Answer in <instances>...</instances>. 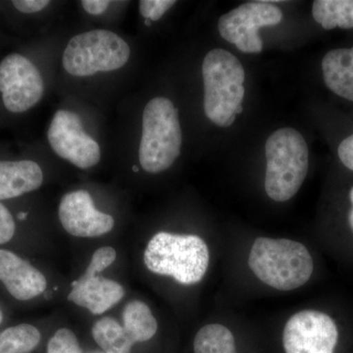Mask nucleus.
<instances>
[{"mask_svg": "<svg viewBox=\"0 0 353 353\" xmlns=\"http://www.w3.org/2000/svg\"><path fill=\"white\" fill-rule=\"evenodd\" d=\"M248 264L262 283L282 292L303 287L314 271V261L308 248L288 239H256Z\"/></svg>", "mask_w": 353, "mask_h": 353, "instance_id": "nucleus-1", "label": "nucleus"}, {"mask_svg": "<svg viewBox=\"0 0 353 353\" xmlns=\"http://www.w3.org/2000/svg\"><path fill=\"white\" fill-rule=\"evenodd\" d=\"M209 248L196 234L160 232L148 241L143 254L146 268L157 275L169 276L179 284L201 282L209 266Z\"/></svg>", "mask_w": 353, "mask_h": 353, "instance_id": "nucleus-2", "label": "nucleus"}, {"mask_svg": "<svg viewBox=\"0 0 353 353\" xmlns=\"http://www.w3.org/2000/svg\"><path fill=\"white\" fill-rule=\"evenodd\" d=\"M204 113L217 126H232L245 97V70L229 51H209L202 63Z\"/></svg>", "mask_w": 353, "mask_h": 353, "instance_id": "nucleus-3", "label": "nucleus"}, {"mask_svg": "<svg viewBox=\"0 0 353 353\" xmlns=\"http://www.w3.org/2000/svg\"><path fill=\"white\" fill-rule=\"evenodd\" d=\"M265 150L267 196L278 202L290 201L299 192L307 175V143L296 130L282 128L269 137Z\"/></svg>", "mask_w": 353, "mask_h": 353, "instance_id": "nucleus-4", "label": "nucleus"}, {"mask_svg": "<svg viewBox=\"0 0 353 353\" xmlns=\"http://www.w3.org/2000/svg\"><path fill=\"white\" fill-rule=\"evenodd\" d=\"M182 129L178 110L166 97H155L146 104L139 157L143 170L161 173L170 168L181 153Z\"/></svg>", "mask_w": 353, "mask_h": 353, "instance_id": "nucleus-5", "label": "nucleus"}, {"mask_svg": "<svg viewBox=\"0 0 353 353\" xmlns=\"http://www.w3.org/2000/svg\"><path fill=\"white\" fill-rule=\"evenodd\" d=\"M131 48L121 37L108 30L77 34L65 48L62 64L70 75L88 77L124 67Z\"/></svg>", "mask_w": 353, "mask_h": 353, "instance_id": "nucleus-6", "label": "nucleus"}, {"mask_svg": "<svg viewBox=\"0 0 353 353\" xmlns=\"http://www.w3.org/2000/svg\"><path fill=\"white\" fill-rule=\"evenodd\" d=\"M117 257L112 246H103L95 250L87 270L72 283L68 299L76 305L87 308L94 315H101L119 303L125 296L122 285L101 276Z\"/></svg>", "mask_w": 353, "mask_h": 353, "instance_id": "nucleus-7", "label": "nucleus"}, {"mask_svg": "<svg viewBox=\"0 0 353 353\" xmlns=\"http://www.w3.org/2000/svg\"><path fill=\"white\" fill-rule=\"evenodd\" d=\"M282 20L283 12L277 6L268 1L246 2L221 16L218 29L221 37L241 52L260 53L263 48L260 28L278 25Z\"/></svg>", "mask_w": 353, "mask_h": 353, "instance_id": "nucleus-8", "label": "nucleus"}, {"mask_svg": "<svg viewBox=\"0 0 353 353\" xmlns=\"http://www.w3.org/2000/svg\"><path fill=\"white\" fill-rule=\"evenodd\" d=\"M0 92L7 110L26 112L43 97L44 83L41 72L23 55L9 54L0 62Z\"/></svg>", "mask_w": 353, "mask_h": 353, "instance_id": "nucleus-9", "label": "nucleus"}, {"mask_svg": "<svg viewBox=\"0 0 353 353\" xmlns=\"http://www.w3.org/2000/svg\"><path fill=\"white\" fill-rule=\"evenodd\" d=\"M338 341V327L333 318L317 310L292 315L283 332L285 353H334Z\"/></svg>", "mask_w": 353, "mask_h": 353, "instance_id": "nucleus-10", "label": "nucleus"}, {"mask_svg": "<svg viewBox=\"0 0 353 353\" xmlns=\"http://www.w3.org/2000/svg\"><path fill=\"white\" fill-rule=\"evenodd\" d=\"M48 143L58 157L80 169H88L99 163L101 148L83 131L82 120L77 113L58 110L48 131Z\"/></svg>", "mask_w": 353, "mask_h": 353, "instance_id": "nucleus-11", "label": "nucleus"}, {"mask_svg": "<svg viewBox=\"0 0 353 353\" xmlns=\"http://www.w3.org/2000/svg\"><path fill=\"white\" fill-rule=\"evenodd\" d=\"M58 215L65 231L79 238L103 236L115 225L112 216L97 210L90 192L83 190L65 194Z\"/></svg>", "mask_w": 353, "mask_h": 353, "instance_id": "nucleus-12", "label": "nucleus"}, {"mask_svg": "<svg viewBox=\"0 0 353 353\" xmlns=\"http://www.w3.org/2000/svg\"><path fill=\"white\" fill-rule=\"evenodd\" d=\"M0 281L7 292L20 301H31L48 288V281L41 271L6 250H0Z\"/></svg>", "mask_w": 353, "mask_h": 353, "instance_id": "nucleus-13", "label": "nucleus"}, {"mask_svg": "<svg viewBox=\"0 0 353 353\" xmlns=\"http://www.w3.org/2000/svg\"><path fill=\"white\" fill-rule=\"evenodd\" d=\"M43 182V170L32 160L0 161V201L38 190Z\"/></svg>", "mask_w": 353, "mask_h": 353, "instance_id": "nucleus-14", "label": "nucleus"}, {"mask_svg": "<svg viewBox=\"0 0 353 353\" xmlns=\"http://www.w3.org/2000/svg\"><path fill=\"white\" fill-rule=\"evenodd\" d=\"M322 71L332 92L353 101V48L329 51L323 58Z\"/></svg>", "mask_w": 353, "mask_h": 353, "instance_id": "nucleus-15", "label": "nucleus"}, {"mask_svg": "<svg viewBox=\"0 0 353 353\" xmlns=\"http://www.w3.org/2000/svg\"><path fill=\"white\" fill-rule=\"evenodd\" d=\"M123 324L134 343L150 341L158 330L157 321L152 310L141 301H130L125 306Z\"/></svg>", "mask_w": 353, "mask_h": 353, "instance_id": "nucleus-16", "label": "nucleus"}, {"mask_svg": "<svg viewBox=\"0 0 353 353\" xmlns=\"http://www.w3.org/2000/svg\"><path fill=\"white\" fill-rule=\"evenodd\" d=\"M312 15L325 30L352 29L353 0H316Z\"/></svg>", "mask_w": 353, "mask_h": 353, "instance_id": "nucleus-17", "label": "nucleus"}, {"mask_svg": "<svg viewBox=\"0 0 353 353\" xmlns=\"http://www.w3.org/2000/svg\"><path fill=\"white\" fill-rule=\"evenodd\" d=\"M92 333L95 343L106 353H131L134 345L124 327L111 317L95 323Z\"/></svg>", "mask_w": 353, "mask_h": 353, "instance_id": "nucleus-18", "label": "nucleus"}, {"mask_svg": "<svg viewBox=\"0 0 353 353\" xmlns=\"http://www.w3.org/2000/svg\"><path fill=\"white\" fill-rule=\"evenodd\" d=\"M194 353H236V340L224 325L208 324L194 336Z\"/></svg>", "mask_w": 353, "mask_h": 353, "instance_id": "nucleus-19", "label": "nucleus"}, {"mask_svg": "<svg viewBox=\"0 0 353 353\" xmlns=\"http://www.w3.org/2000/svg\"><path fill=\"white\" fill-rule=\"evenodd\" d=\"M41 333L30 324L9 327L0 332V353H30L38 347Z\"/></svg>", "mask_w": 353, "mask_h": 353, "instance_id": "nucleus-20", "label": "nucleus"}, {"mask_svg": "<svg viewBox=\"0 0 353 353\" xmlns=\"http://www.w3.org/2000/svg\"><path fill=\"white\" fill-rule=\"evenodd\" d=\"M48 353H83L76 334L67 328L58 330L48 341Z\"/></svg>", "mask_w": 353, "mask_h": 353, "instance_id": "nucleus-21", "label": "nucleus"}, {"mask_svg": "<svg viewBox=\"0 0 353 353\" xmlns=\"http://www.w3.org/2000/svg\"><path fill=\"white\" fill-rule=\"evenodd\" d=\"M176 4L174 0H141L139 12L146 20L158 21Z\"/></svg>", "mask_w": 353, "mask_h": 353, "instance_id": "nucleus-22", "label": "nucleus"}, {"mask_svg": "<svg viewBox=\"0 0 353 353\" xmlns=\"http://www.w3.org/2000/svg\"><path fill=\"white\" fill-rule=\"evenodd\" d=\"M15 232L16 225L12 214L0 202V245L12 240Z\"/></svg>", "mask_w": 353, "mask_h": 353, "instance_id": "nucleus-23", "label": "nucleus"}, {"mask_svg": "<svg viewBox=\"0 0 353 353\" xmlns=\"http://www.w3.org/2000/svg\"><path fill=\"white\" fill-rule=\"evenodd\" d=\"M50 3L48 0H14L12 1L14 7L17 10L26 14L39 12Z\"/></svg>", "mask_w": 353, "mask_h": 353, "instance_id": "nucleus-24", "label": "nucleus"}, {"mask_svg": "<svg viewBox=\"0 0 353 353\" xmlns=\"http://www.w3.org/2000/svg\"><path fill=\"white\" fill-rule=\"evenodd\" d=\"M338 153L343 164L353 171V134L341 141Z\"/></svg>", "mask_w": 353, "mask_h": 353, "instance_id": "nucleus-25", "label": "nucleus"}, {"mask_svg": "<svg viewBox=\"0 0 353 353\" xmlns=\"http://www.w3.org/2000/svg\"><path fill=\"white\" fill-rule=\"evenodd\" d=\"M83 8L90 15H101L108 9L110 1L108 0H83Z\"/></svg>", "mask_w": 353, "mask_h": 353, "instance_id": "nucleus-26", "label": "nucleus"}, {"mask_svg": "<svg viewBox=\"0 0 353 353\" xmlns=\"http://www.w3.org/2000/svg\"><path fill=\"white\" fill-rule=\"evenodd\" d=\"M350 201H352V208L350 209V214H348V223H350V226L352 228L353 232V187L352 190H350Z\"/></svg>", "mask_w": 353, "mask_h": 353, "instance_id": "nucleus-27", "label": "nucleus"}, {"mask_svg": "<svg viewBox=\"0 0 353 353\" xmlns=\"http://www.w3.org/2000/svg\"><path fill=\"white\" fill-rule=\"evenodd\" d=\"M3 321V313H2L1 308H0V325Z\"/></svg>", "mask_w": 353, "mask_h": 353, "instance_id": "nucleus-28", "label": "nucleus"}, {"mask_svg": "<svg viewBox=\"0 0 353 353\" xmlns=\"http://www.w3.org/2000/svg\"><path fill=\"white\" fill-rule=\"evenodd\" d=\"M145 25H146V26H150V25H152V21H150V20H145Z\"/></svg>", "mask_w": 353, "mask_h": 353, "instance_id": "nucleus-29", "label": "nucleus"}]
</instances>
